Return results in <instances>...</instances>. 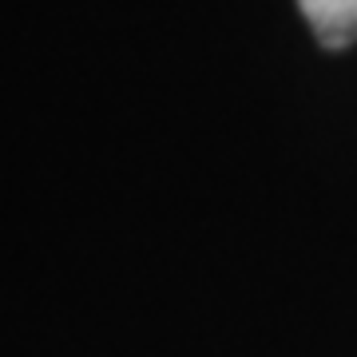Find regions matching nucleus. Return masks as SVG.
<instances>
[{
	"instance_id": "obj_1",
	"label": "nucleus",
	"mask_w": 357,
	"mask_h": 357,
	"mask_svg": "<svg viewBox=\"0 0 357 357\" xmlns=\"http://www.w3.org/2000/svg\"><path fill=\"white\" fill-rule=\"evenodd\" d=\"M298 8L326 48H349L357 40V0H298Z\"/></svg>"
}]
</instances>
